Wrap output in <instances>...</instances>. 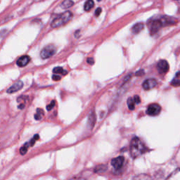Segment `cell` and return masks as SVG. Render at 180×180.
<instances>
[{"instance_id":"obj_11","label":"cell","mask_w":180,"mask_h":180,"mask_svg":"<svg viewBox=\"0 0 180 180\" xmlns=\"http://www.w3.org/2000/svg\"><path fill=\"white\" fill-rule=\"evenodd\" d=\"M30 61V56H23L21 57H20L19 60L16 61V64L19 67H24L27 65L28 63Z\"/></svg>"},{"instance_id":"obj_32","label":"cell","mask_w":180,"mask_h":180,"mask_svg":"<svg viewBox=\"0 0 180 180\" xmlns=\"http://www.w3.org/2000/svg\"><path fill=\"white\" fill-rule=\"evenodd\" d=\"M97 1H101V0H97Z\"/></svg>"},{"instance_id":"obj_10","label":"cell","mask_w":180,"mask_h":180,"mask_svg":"<svg viewBox=\"0 0 180 180\" xmlns=\"http://www.w3.org/2000/svg\"><path fill=\"white\" fill-rule=\"evenodd\" d=\"M162 26H168L171 25H174L176 23V20L174 19L169 16H163L160 19Z\"/></svg>"},{"instance_id":"obj_15","label":"cell","mask_w":180,"mask_h":180,"mask_svg":"<svg viewBox=\"0 0 180 180\" xmlns=\"http://www.w3.org/2000/svg\"><path fill=\"white\" fill-rule=\"evenodd\" d=\"M94 6V3L93 0H87V2H85L84 9L85 11H90V10L92 9V8Z\"/></svg>"},{"instance_id":"obj_20","label":"cell","mask_w":180,"mask_h":180,"mask_svg":"<svg viewBox=\"0 0 180 180\" xmlns=\"http://www.w3.org/2000/svg\"><path fill=\"white\" fill-rule=\"evenodd\" d=\"M53 72H54V73H60V74H62L63 75H65L67 74V71L64 70L61 67H56L55 68H54Z\"/></svg>"},{"instance_id":"obj_25","label":"cell","mask_w":180,"mask_h":180,"mask_svg":"<svg viewBox=\"0 0 180 180\" xmlns=\"http://www.w3.org/2000/svg\"><path fill=\"white\" fill-rule=\"evenodd\" d=\"M55 106V101H52L50 104H49V105L46 106V109H47V111H50L51 110L52 108H54V106Z\"/></svg>"},{"instance_id":"obj_7","label":"cell","mask_w":180,"mask_h":180,"mask_svg":"<svg viewBox=\"0 0 180 180\" xmlns=\"http://www.w3.org/2000/svg\"><path fill=\"white\" fill-rule=\"evenodd\" d=\"M23 87V82L22 81L19 80L15 83H14V84L13 85H11V87L8 89L7 92V93H9V94H13V93L16 92H18V91L21 90Z\"/></svg>"},{"instance_id":"obj_12","label":"cell","mask_w":180,"mask_h":180,"mask_svg":"<svg viewBox=\"0 0 180 180\" xmlns=\"http://www.w3.org/2000/svg\"><path fill=\"white\" fill-rule=\"evenodd\" d=\"M143 28H144V25L142 23H138L133 26L132 31L134 34H138L143 29Z\"/></svg>"},{"instance_id":"obj_27","label":"cell","mask_w":180,"mask_h":180,"mask_svg":"<svg viewBox=\"0 0 180 180\" xmlns=\"http://www.w3.org/2000/svg\"><path fill=\"white\" fill-rule=\"evenodd\" d=\"M101 11H102V10H101V8H98V9H96V10L95 11V15L96 16H99L101 14Z\"/></svg>"},{"instance_id":"obj_21","label":"cell","mask_w":180,"mask_h":180,"mask_svg":"<svg viewBox=\"0 0 180 180\" xmlns=\"http://www.w3.org/2000/svg\"><path fill=\"white\" fill-rule=\"evenodd\" d=\"M127 105H128V107L130 108V110H134V107H135V103L133 99V98H129L128 100H127Z\"/></svg>"},{"instance_id":"obj_3","label":"cell","mask_w":180,"mask_h":180,"mask_svg":"<svg viewBox=\"0 0 180 180\" xmlns=\"http://www.w3.org/2000/svg\"><path fill=\"white\" fill-rule=\"evenodd\" d=\"M56 51V46L53 45V44H49V45L46 46L41 51L40 56L42 59H46L49 58V57L54 55V54Z\"/></svg>"},{"instance_id":"obj_9","label":"cell","mask_w":180,"mask_h":180,"mask_svg":"<svg viewBox=\"0 0 180 180\" xmlns=\"http://www.w3.org/2000/svg\"><path fill=\"white\" fill-rule=\"evenodd\" d=\"M157 85V81L154 79H148L144 81L142 87L145 90H149L151 89L154 88Z\"/></svg>"},{"instance_id":"obj_14","label":"cell","mask_w":180,"mask_h":180,"mask_svg":"<svg viewBox=\"0 0 180 180\" xmlns=\"http://www.w3.org/2000/svg\"><path fill=\"white\" fill-rule=\"evenodd\" d=\"M132 180H154L152 177L145 174H141L135 176Z\"/></svg>"},{"instance_id":"obj_23","label":"cell","mask_w":180,"mask_h":180,"mask_svg":"<svg viewBox=\"0 0 180 180\" xmlns=\"http://www.w3.org/2000/svg\"><path fill=\"white\" fill-rule=\"evenodd\" d=\"M39 138H40V137H39V135L38 134H35V136H34V137L33 138V139L30 141V142H29L30 147H33V146L35 144V143L36 141H37V139H39Z\"/></svg>"},{"instance_id":"obj_16","label":"cell","mask_w":180,"mask_h":180,"mask_svg":"<svg viewBox=\"0 0 180 180\" xmlns=\"http://www.w3.org/2000/svg\"><path fill=\"white\" fill-rule=\"evenodd\" d=\"M43 116H44V111L41 108H37V112H36V113L35 115V119L36 121H40V120L42 118Z\"/></svg>"},{"instance_id":"obj_8","label":"cell","mask_w":180,"mask_h":180,"mask_svg":"<svg viewBox=\"0 0 180 180\" xmlns=\"http://www.w3.org/2000/svg\"><path fill=\"white\" fill-rule=\"evenodd\" d=\"M161 27H162V25H161L160 19L153 20V21L151 22L150 25H149L151 33L154 34L156 33H157Z\"/></svg>"},{"instance_id":"obj_24","label":"cell","mask_w":180,"mask_h":180,"mask_svg":"<svg viewBox=\"0 0 180 180\" xmlns=\"http://www.w3.org/2000/svg\"><path fill=\"white\" fill-rule=\"evenodd\" d=\"M171 84L172 85L174 86V87H177V86L180 85V80L177 79H174L173 81H172Z\"/></svg>"},{"instance_id":"obj_2","label":"cell","mask_w":180,"mask_h":180,"mask_svg":"<svg viewBox=\"0 0 180 180\" xmlns=\"http://www.w3.org/2000/svg\"><path fill=\"white\" fill-rule=\"evenodd\" d=\"M72 18V14L70 11H66L59 15L52 21L51 26L53 28H59L60 26L66 24Z\"/></svg>"},{"instance_id":"obj_28","label":"cell","mask_w":180,"mask_h":180,"mask_svg":"<svg viewBox=\"0 0 180 180\" xmlns=\"http://www.w3.org/2000/svg\"><path fill=\"white\" fill-rule=\"evenodd\" d=\"M61 76H59V75H54L53 77H52V79L55 81H58L61 80Z\"/></svg>"},{"instance_id":"obj_19","label":"cell","mask_w":180,"mask_h":180,"mask_svg":"<svg viewBox=\"0 0 180 180\" xmlns=\"http://www.w3.org/2000/svg\"><path fill=\"white\" fill-rule=\"evenodd\" d=\"M30 147V144H29V143H25L24 145L23 146V147L20 148V154L21 155H25L26 153H27V151H28V148H29Z\"/></svg>"},{"instance_id":"obj_6","label":"cell","mask_w":180,"mask_h":180,"mask_svg":"<svg viewBox=\"0 0 180 180\" xmlns=\"http://www.w3.org/2000/svg\"><path fill=\"white\" fill-rule=\"evenodd\" d=\"M158 70L160 73H165L169 70V64L165 60H160L158 64Z\"/></svg>"},{"instance_id":"obj_31","label":"cell","mask_w":180,"mask_h":180,"mask_svg":"<svg viewBox=\"0 0 180 180\" xmlns=\"http://www.w3.org/2000/svg\"><path fill=\"white\" fill-rule=\"evenodd\" d=\"M176 75H177V76H179V77H180V72H177Z\"/></svg>"},{"instance_id":"obj_4","label":"cell","mask_w":180,"mask_h":180,"mask_svg":"<svg viewBox=\"0 0 180 180\" xmlns=\"http://www.w3.org/2000/svg\"><path fill=\"white\" fill-rule=\"evenodd\" d=\"M160 111H161V108L158 104L152 103V104H151L150 106H148L147 110V113L148 115V116H158V115L160 113Z\"/></svg>"},{"instance_id":"obj_1","label":"cell","mask_w":180,"mask_h":180,"mask_svg":"<svg viewBox=\"0 0 180 180\" xmlns=\"http://www.w3.org/2000/svg\"><path fill=\"white\" fill-rule=\"evenodd\" d=\"M147 151V148L139 138L134 137L130 144V152L133 158H137L143 154Z\"/></svg>"},{"instance_id":"obj_18","label":"cell","mask_w":180,"mask_h":180,"mask_svg":"<svg viewBox=\"0 0 180 180\" xmlns=\"http://www.w3.org/2000/svg\"><path fill=\"white\" fill-rule=\"evenodd\" d=\"M96 121V116L94 112H92V113L89 116V124L91 125V127H94V122Z\"/></svg>"},{"instance_id":"obj_29","label":"cell","mask_w":180,"mask_h":180,"mask_svg":"<svg viewBox=\"0 0 180 180\" xmlns=\"http://www.w3.org/2000/svg\"><path fill=\"white\" fill-rule=\"evenodd\" d=\"M87 62L90 65H93L94 63V59L92 58H88L87 60Z\"/></svg>"},{"instance_id":"obj_5","label":"cell","mask_w":180,"mask_h":180,"mask_svg":"<svg viewBox=\"0 0 180 180\" xmlns=\"http://www.w3.org/2000/svg\"><path fill=\"white\" fill-rule=\"evenodd\" d=\"M125 161V158L122 156H118L116 158H113V160H111V165H113L114 169H121L122 165H123Z\"/></svg>"},{"instance_id":"obj_22","label":"cell","mask_w":180,"mask_h":180,"mask_svg":"<svg viewBox=\"0 0 180 180\" xmlns=\"http://www.w3.org/2000/svg\"><path fill=\"white\" fill-rule=\"evenodd\" d=\"M106 169V166L101 165L98 167H96L95 168V173H101V172L105 171Z\"/></svg>"},{"instance_id":"obj_13","label":"cell","mask_w":180,"mask_h":180,"mask_svg":"<svg viewBox=\"0 0 180 180\" xmlns=\"http://www.w3.org/2000/svg\"><path fill=\"white\" fill-rule=\"evenodd\" d=\"M167 180H180V169H176L168 177Z\"/></svg>"},{"instance_id":"obj_30","label":"cell","mask_w":180,"mask_h":180,"mask_svg":"<svg viewBox=\"0 0 180 180\" xmlns=\"http://www.w3.org/2000/svg\"><path fill=\"white\" fill-rule=\"evenodd\" d=\"M143 74H144V71H143V70H139V71H138L137 72H136V75H139V76H140V75H142Z\"/></svg>"},{"instance_id":"obj_17","label":"cell","mask_w":180,"mask_h":180,"mask_svg":"<svg viewBox=\"0 0 180 180\" xmlns=\"http://www.w3.org/2000/svg\"><path fill=\"white\" fill-rule=\"evenodd\" d=\"M73 4L74 2L72 0H65V1L62 2L61 6L64 9H68V8L71 7Z\"/></svg>"},{"instance_id":"obj_26","label":"cell","mask_w":180,"mask_h":180,"mask_svg":"<svg viewBox=\"0 0 180 180\" xmlns=\"http://www.w3.org/2000/svg\"><path fill=\"white\" fill-rule=\"evenodd\" d=\"M133 99H134V103H140V98H139V96H137V95H135L134 96V98H133Z\"/></svg>"}]
</instances>
